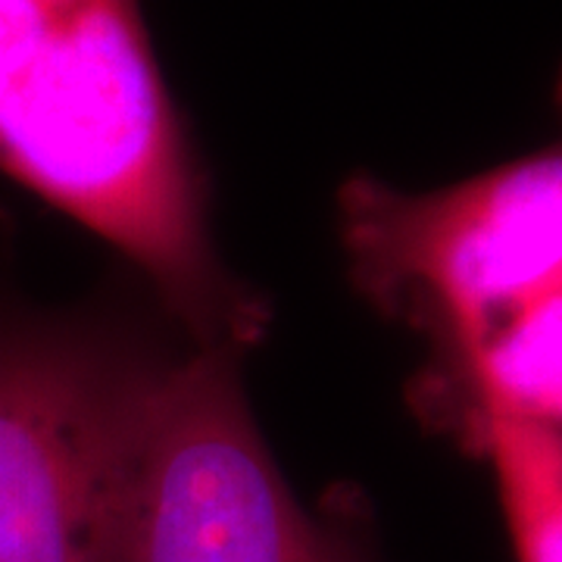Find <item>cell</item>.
I'll return each mask as SVG.
<instances>
[{
  "instance_id": "3",
  "label": "cell",
  "mask_w": 562,
  "mask_h": 562,
  "mask_svg": "<svg viewBox=\"0 0 562 562\" xmlns=\"http://www.w3.org/2000/svg\"><path fill=\"white\" fill-rule=\"evenodd\" d=\"M560 135L482 176L401 191L353 176L338 194L347 269L366 301L428 338L431 362L479 344L562 284Z\"/></svg>"
},
{
  "instance_id": "2",
  "label": "cell",
  "mask_w": 562,
  "mask_h": 562,
  "mask_svg": "<svg viewBox=\"0 0 562 562\" xmlns=\"http://www.w3.org/2000/svg\"><path fill=\"white\" fill-rule=\"evenodd\" d=\"M166 362L103 322L0 319V562H122Z\"/></svg>"
},
{
  "instance_id": "5",
  "label": "cell",
  "mask_w": 562,
  "mask_h": 562,
  "mask_svg": "<svg viewBox=\"0 0 562 562\" xmlns=\"http://www.w3.org/2000/svg\"><path fill=\"white\" fill-rule=\"evenodd\" d=\"M413 406L453 438L484 413L562 431V284L497 322L460 357L428 362Z\"/></svg>"
},
{
  "instance_id": "1",
  "label": "cell",
  "mask_w": 562,
  "mask_h": 562,
  "mask_svg": "<svg viewBox=\"0 0 562 562\" xmlns=\"http://www.w3.org/2000/svg\"><path fill=\"white\" fill-rule=\"evenodd\" d=\"M0 172L132 262L194 347L266 335L269 306L213 241L140 0H0Z\"/></svg>"
},
{
  "instance_id": "6",
  "label": "cell",
  "mask_w": 562,
  "mask_h": 562,
  "mask_svg": "<svg viewBox=\"0 0 562 562\" xmlns=\"http://www.w3.org/2000/svg\"><path fill=\"white\" fill-rule=\"evenodd\" d=\"M457 441L491 465L516 562H562L560 428L484 413Z\"/></svg>"
},
{
  "instance_id": "4",
  "label": "cell",
  "mask_w": 562,
  "mask_h": 562,
  "mask_svg": "<svg viewBox=\"0 0 562 562\" xmlns=\"http://www.w3.org/2000/svg\"><path fill=\"white\" fill-rule=\"evenodd\" d=\"M122 562L382 560L353 519L294 497L250 416L241 353L191 344L147 401Z\"/></svg>"
}]
</instances>
